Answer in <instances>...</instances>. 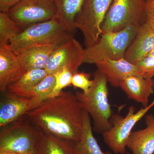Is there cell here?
<instances>
[{"label": "cell", "mask_w": 154, "mask_h": 154, "mask_svg": "<svg viewBox=\"0 0 154 154\" xmlns=\"http://www.w3.org/2000/svg\"><path fill=\"white\" fill-rule=\"evenodd\" d=\"M145 22L154 30V0H147L145 7Z\"/></svg>", "instance_id": "27"}, {"label": "cell", "mask_w": 154, "mask_h": 154, "mask_svg": "<svg viewBox=\"0 0 154 154\" xmlns=\"http://www.w3.org/2000/svg\"><path fill=\"white\" fill-rule=\"evenodd\" d=\"M146 0H113L102 26V33L117 32L145 22Z\"/></svg>", "instance_id": "8"}, {"label": "cell", "mask_w": 154, "mask_h": 154, "mask_svg": "<svg viewBox=\"0 0 154 154\" xmlns=\"http://www.w3.org/2000/svg\"><path fill=\"white\" fill-rule=\"evenodd\" d=\"M153 107L154 99L150 104L137 112L134 107L131 106L125 117L113 114L111 119L112 126L102 134L104 142L112 152L116 154H125L133 128Z\"/></svg>", "instance_id": "7"}, {"label": "cell", "mask_w": 154, "mask_h": 154, "mask_svg": "<svg viewBox=\"0 0 154 154\" xmlns=\"http://www.w3.org/2000/svg\"><path fill=\"white\" fill-rule=\"evenodd\" d=\"M22 0H0V11L8 13L10 9Z\"/></svg>", "instance_id": "28"}, {"label": "cell", "mask_w": 154, "mask_h": 154, "mask_svg": "<svg viewBox=\"0 0 154 154\" xmlns=\"http://www.w3.org/2000/svg\"><path fill=\"white\" fill-rule=\"evenodd\" d=\"M142 76L152 79L154 76V57L147 56L135 64Z\"/></svg>", "instance_id": "26"}, {"label": "cell", "mask_w": 154, "mask_h": 154, "mask_svg": "<svg viewBox=\"0 0 154 154\" xmlns=\"http://www.w3.org/2000/svg\"><path fill=\"white\" fill-rule=\"evenodd\" d=\"M0 154H17L14 152L8 151H0Z\"/></svg>", "instance_id": "29"}, {"label": "cell", "mask_w": 154, "mask_h": 154, "mask_svg": "<svg viewBox=\"0 0 154 154\" xmlns=\"http://www.w3.org/2000/svg\"><path fill=\"white\" fill-rule=\"evenodd\" d=\"M0 107V127L15 122L36 107L33 99L6 94Z\"/></svg>", "instance_id": "13"}, {"label": "cell", "mask_w": 154, "mask_h": 154, "mask_svg": "<svg viewBox=\"0 0 154 154\" xmlns=\"http://www.w3.org/2000/svg\"><path fill=\"white\" fill-rule=\"evenodd\" d=\"M95 65L98 70L106 76L111 86L114 88H120L123 80L130 76L142 77L135 65L129 62L124 57L116 60L105 59Z\"/></svg>", "instance_id": "12"}, {"label": "cell", "mask_w": 154, "mask_h": 154, "mask_svg": "<svg viewBox=\"0 0 154 154\" xmlns=\"http://www.w3.org/2000/svg\"><path fill=\"white\" fill-rule=\"evenodd\" d=\"M91 75L84 72L77 71L73 73L72 85L75 88H79L86 93L92 86L93 80H91Z\"/></svg>", "instance_id": "25"}, {"label": "cell", "mask_w": 154, "mask_h": 154, "mask_svg": "<svg viewBox=\"0 0 154 154\" xmlns=\"http://www.w3.org/2000/svg\"><path fill=\"white\" fill-rule=\"evenodd\" d=\"M83 110L75 94L62 91L26 115L45 133L76 143L79 140L82 132Z\"/></svg>", "instance_id": "1"}, {"label": "cell", "mask_w": 154, "mask_h": 154, "mask_svg": "<svg viewBox=\"0 0 154 154\" xmlns=\"http://www.w3.org/2000/svg\"><path fill=\"white\" fill-rule=\"evenodd\" d=\"M146 1H147V0H146Z\"/></svg>", "instance_id": "33"}, {"label": "cell", "mask_w": 154, "mask_h": 154, "mask_svg": "<svg viewBox=\"0 0 154 154\" xmlns=\"http://www.w3.org/2000/svg\"><path fill=\"white\" fill-rule=\"evenodd\" d=\"M93 80L88 92H76L75 94L83 110L93 119L94 130L102 134L112 126L113 113L108 98V82L106 76L98 69Z\"/></svg>", "instance_id": "2"}, {"label": "cell", "mask_w": 154, "mask_h": 154, "mask_svg": "<svg viewBox=\"0 0 154 154\" xmlns=\"http://www.w3.org/2000/svg\"><path fill=\"white\" fill-rule=\"evenodd\" d=\"M125 154H132L128 152H126V153H125Z\"/></svg>", "instance_id": "31"}, {"label": "cell", "mask_w": 154, "mask_h": 154, "mask_svg": "<svg viewBox=\"0 0 154 154\" xmlns=\"http://www.w3.org/2000/svg\"><path fill=\"white\" fill-rule=\"evenodd\" d=\"M154 49V30L146 22L141 25L136 36L127 49L124 58L135 65Z\"/></svg>", "instance_id": "14"}, {"label": "cell", "mask_w": 154, "mask_h": 154, "mask_svg": "<svg viewBox=\"0 0 154 154\" xmlns=\"http://www.w3.org/2000/svg\"><path fill=\"white\" fill-rule=\"evenodd\" d=\"M73 73L68 69L64 68L53 74L55 78V84L48 99L58 96L63 89L72 85Z\"/></svg>", "instance_id": "24"}, {"label": "cell", "mask_w": 154, "mask_h": 154, "mask_svg": "<svg viewBox=\"0 0 154 154\" xmlns=\"http://www.w3.org/2000/svg\"><path fill=\"white\" fill-rule=\"evenodd\" d=\"M23 29L9 16L8 13H0V43L10 44L11 40Z\"/></svg>", "instance_id": "22"}, {"label": "cell", "mask_w": 154, "mask_h": 154, "mask_svg": "<svg viewBox=\"0 0 154 154\" xmlns=\"http://www.w3.org/2000/svg\"><path fill=\"white\" fill-rule=\"evenodd\" d=\"M36 153L76 154L74 143L45 133L41 130V137Z\"/></svg>", "instance_id": "21"}, {"label": "cell", "mask_w": 154, "mask_h": 154, "mask_svg": "<svg viewBox=\"0 0 154 154\" xmlns=\"http://www.w3.org/2000/svg\"><path fill=\"white\" fill-rule=\"evenodd\" d=\"M59 45L48 44L29 48L17 54L26 72L33 69H45L54 50Z\"/></svg>", "instance_id": "17"}, {"label": "cell", "mask_w": 154, "mask_h": 154, "mask_svg": "<svg viewBox=\"0 0 154 154\" xmlns=\"http://www.w3.org/2000/svg\"><path fill=\"white\" fill-rule=\"evenodd\" d=\"M8 14L24 30L57 17V10L53 0H22Z\"/></svg>", "instance_id": "9"}, {"label": "cell", "mask_w": 154, "mask_h": 154, "mask_svg": "<svg viewBox=\"0 0 154 154\" xmlns=\"http://www.w3.org/2000/svg\"><path fill=\"white\" fill-rule=\"evenodd\" d=\"M152 79H145L137 75L128 77L120 85L128 99L140 103L143 107L149 105L150 96L154 92Z\"/></svg>", "instance_id": "15"}, {"label": "cell", "mask_w": 154, "mask_h": 154, "mask_svg": "<svg viewBox=\"0 0 154 154\" xmlns=\"http://www.w3.org/2000/svg\"><path fill=\"white\" fill-rule=\"evenodd\" d=\"M85 0H53L57 10V17L69 32L75 33V21Z\"/></svg>", "instance_id": "20"}, {"label": "cell", "mask_w": 154, "mask_h": 154, "mask_svg": "<svg viewBox=\"0 0 154 154\" xmlns=\"http://www.w3.org/2000/svg\"><path fill=\"white\" fill-rule=\"evenodd\" d=\"M26 72L10 45L0 43L1 92H5L9 86L19 80Z\"/></svg>", "instance_id": "11"}, {"label": "cell", "mask_w": 154, "mask_h": 154, "mask_svg": "<svg viewBox=\"0 0 154 154\" xmlns=\"http://www.w3.org/2000/svg\"><path fill=\"white\" fill-rule=\"evenodd\" d=\"M85 48L74 37L59 45L50 57L45 69L48 74H53L61 69L66 68L72 73L84 63Z\"/></svg>", "instance_id": "10"}, {"label": "cell", "mask_w": 154, "mask_h": 154, "mask_svg": "<svg viewBox=\"0 0 154 154\" xmlns=\"http://www.w3.org/2000/svg\"><path fill=\"white\" fill-rule=\"evenodd\" d=\"M76 154H112L111 152H104L100 148L94 137L89 113L83 110V130L79 140L74 143Z\"/></svg>", "instance_id": "18"}, {"label": "cell", "mask_w": 154, "mask_h": 154, "mask_svg": "<svg viewBox=\"0 0 154 154\" xmlns=\"http://www.w3.org/2000/svg\"><path fill=\"white\" fill-rule=\"evenodd\" d=\"M48 75L45 69H33L28 71L19 80L9 86L6 94L29 98V93L32 88Z\"/></svg>", "instance_id": "19"}, {"label": "cell", "mask_w": 154, "mask_h": 154, "mask_svg": "<svg viewBox=\"0 0 154 154\" xmlns=\"http://www.w3.org/2000/svg\"><path fill=\"white\" fill-rule=\"evenodd\" d=\"M141 25L133 24L120 31L102 33L96 44L85 48L84 63L96 64L105 59L116 60L124 58Z\"/></svg>", "instance_id": "4"}, {"label": "cell", "mask_w": 154, "mask_h": 154, "mask_svg": "<svg viewBox=\"0 0 154 154\" xmlns=\"http://www.w3.org/2000/svg\"><path fill=\"white\" fill-rule=\"evenodd\" d=\"M24 116L11 126L3 128L0 132V151H8L17 154L36 153L41 130L30 121L28 116L26 119Z\"/></svg>", "instance_id": "5"}, {"label": "cell", "mask_w": 154, "mask_h": 154, "mask_svg": "<svg viewBox=\"0 0 154 154\" xmlns=\"http://www.w3.org/2000/svg\"><path fill=\"white\" fill-rule=\"evenodd\" d=\"M37 154V153H35V154Z\"/></svg>", "instance_id": "32"}, {"label": "cell", "mask_w": 154, "mask_h": 154, "mask_svg": "<svg viewBox=\"0 0 154 154\" xmlns=\"http://www.w3.org/2000/svg\"><path fill=\"white\" fill-rule=\"evenodd\" d=\"M74 34L66 29L57 17L25 28L11 40L10 45L14 52L18 54L33 46L61 44L73 37Z\"/></svg>", "instance_id": "3"}, {"label": "cell", "mask_w": 154, "mask_h": 154, "mask_svg": "<svg viewBox=\"0 0 154 154\" xmlns=\"http://www.w3.org/2000/svg\"><path fill=\"white\" fill-rule=\"evenodd\" d=\"M113 0H85L75 26L82 33L86 48L93 46L102 34V26Z\"/></svg>", "instance_id": "6"}, {"label": "cell", "mask_w": 154, "mask_h": 154, "mask_svg": "<svg viewBox=\"0 0 154 154\" xmlns=\"http://www.w3.org/2000/svg\"><path fill=\"white\" fill-rule=\"evenodd\" d=\"M148 55L151 56L153 57H154V49L152 51H151V52Z\"/></svg>", "instance_id": "30"}, {"label": "cell", "mask_w": 154, "mask_h": 154, "mask_svg": "<svg viewBox=\"0 0 154 154\" xmlns=\"http://www.w3.org/2000/svg\"><path fill=\"white\" fill-rule=\"evenodd\" d=\"M145 123V128L132 131L130 135L127 148L132 154L154 153V116L146 115Z\"/></svg>", "instance_id": "16"}, {"label": "cell", "mask_w": 154, "mask_h": 154, "mask_svg": "<svg viewBox=\"0 0 154 154\" xmlns=\"http://www.w3.org/2000/svg\"><path fill=\"white\" fill-rule=\"evenodd\" d=\"M55 84L54 74L48 75L38 85L32 88L29 94V98H32L36 107L48 99Z\"/></svg>", "instance_id": "23"}]
</instances>
